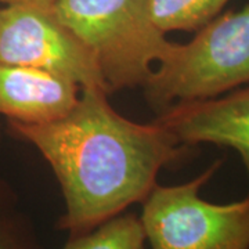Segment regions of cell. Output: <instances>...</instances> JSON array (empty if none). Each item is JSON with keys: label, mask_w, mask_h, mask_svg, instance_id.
I'll use <instances>...</instances> for the list:
<instances>
[{"label": "cell", "mask_w": 249, "mask_h": 249, "mask_svg": "<svg viewBox=\"0 0 249 249\" xmlns=\"http://www.w3.org/2000/svg\"><path fill=\"white\" fill-rule=\"evenodd\" d=\"M9 129L50 165L65 202L57 226L71 235L142 202L160 170L187 147L160 121L133 122L109 106L104 90L88 88L67 115L47 124L9 121Z\"/></svg>", "instance_id": "1"}, {"label": "cell", "mask_w": 249, "mask_h": 249, "mask_svg": "<svg viewBox=\"0 0 249 249\" xmlns=\"http://www.w3.org/2000/svg\"><path fill=\"white\" fill-rule=\"evenodd\" d=\"M249 85V3L219 14L187 43L170 42L142 85L150 106H172L217 97Z\"/></svg>", "instance_id": "2"}, {"label": "cell", "mask_w": 249, "mask_h": 249, "mask_svg": "<svg viewBox=\"0 0 249 249\" xmlns=\"http://www.w3.org/2000/svg\"><path fill=\"white\" fill-rule=\"evenodd\" d=\"M50 9L91 54L108 91L142 86L170 45L150 0H54Z\"/></svg>", "instance_id": "3"}, {"label": "cell", "mask_w": 249, "mask_h": 249, "mask_svg": "<svg viewBox=\"0 0 249 249\" xmlns=\"http://www.w3.org/2000/svg\"><path fill=\"white\" fill-rule=\"evenodd\" d=\"M213 162L196 178L178 186H155L142 201L140 216L151 249H249V196L213 204L201 188L220 168Z\"/></svg>", "instance_id": "4"}, {"label": "cell", "mask_w": 249, "mask_h": 249, "mask_svg": "<svg viewBox=\"0 0 249 249\" xmlns=\"http://www.w3.org/2000/svg\"><path fill=\"white\" fill-rule=\"evenodd\" d=\"M0 64L52 72L80 89L109 93L91 54L50 7L0 4Z\"/></svg>", "instance_id": "5"}, {"label": "cell", "mask_w": 249, "mask_h": 249, "mask_svg": "<svg viewBox=\"0 0 249 249\" xmlns=\"http://www.w3.org/2000/svg\"><path fill=\"white\" fill-rule=\"evenodd\" d=\"M160 122L186 145L208 142L235 150L249 178V85L172 106L160 114Z\"/></svg>", "instance_id": "6"}, {"label": "cell", "mask_w": 249, "mask_h": 249, "mask_svg": "<svg viewBox=\"0 0 249 249\" xmlns=\"http://www.w3.org/2000/svg\"><path fill=\"white\" fill-rule=\"evenodd\" d=\"M80 86L52 72L0 64V115L22 124H47L67 115Z\"/></svg>", "instance_id": "7"}, {"label": "cell", "mask_w": 249, "mask_h": 249, "mask_svg": "<svg viewBox=\"0 0 249 249\" xmlns=\"http://www.w3.org/2000/svg\"><path fill=\"white\" fill-rule=\"evenodd\" d=\"M230 0H150L154 24L163 34L196 32L220 14Z\"/></svg>", "instance_id": "8"}, {"label": "cell", "mask_w": 249, "mask_h": 249, "mask_svg": "<svg viewBox=\"0 0 249 249\" xmlns=\"http://www.w3.org/2000/svg\"><path fill=\"white\" fill-rule=\"evenodd\" d=\"M62 249H147L140 217L121 213L89 231L71 235Z\"/></svg>", "instance_id": "9"}, {"label": "cell", "mask_w": 249, "mask_h": 249, "mask_svg": "<svg viewBox=\"0 0 249 249\" xmlns=\"http://www.w3.org/2000/svg\"><path fill=\"white\" fill-rule=\"evenodd\" d=\"M0 249H40L29 223L16 211L0 219Z\"/></svg>", "instance_id": "10"}, {"label": "cell", "mask_w": 249, "mask_h": 249, "mask_svg": "<svg viewBox=\"0 0 249 249\" xmlns=\"http://www.w3.org/2000/svg\"><path fill=\"white\" fill-rule=\"evenodd\" d=\"M14 211V196L9 187L0 181V219Z\"/></svg>", "instance_id": "11"}, {"label": "cell", "mask_w": 249, "mask_h": 249, "mask_svg": "<svg viewBox=\"0 0 249 249\" xmlns=\"http://www.w3.org/2000/svg\"><path fill=\"white\" fill-rule=\"evenodd\" d=\"M54 0H0V4H11V3H28V4H36L42 7H52Z\"/></svg>", "instance_id": "12"}]
</instances>
